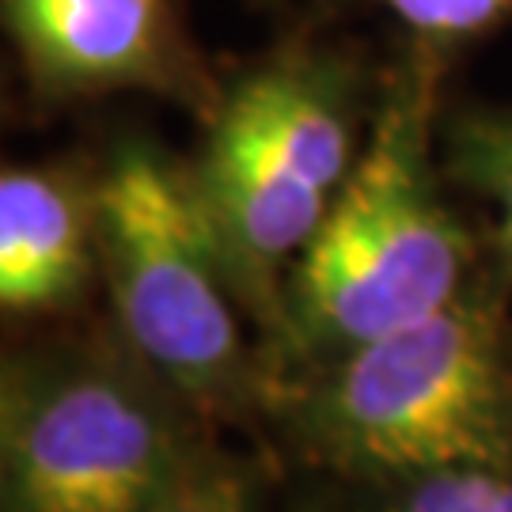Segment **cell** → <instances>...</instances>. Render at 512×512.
I'll return each mask as SVG.
<instances>
[{
	"label": "cell",
	"instance_id": "3",
	"mask_svg": "<svg viewBox=\"0 0 512 512\" xmlns=\"http://www.w3.org/2000/svg\"><path fill=\"white\" fill-rule=\"evenodd\" d=\"M311 425L353 467L421 478L501 471L509 437L494 304L459 293L418 323L349 349L311 406Z\"/></svg>",
	"mask_w": 512,
	"mask_h": 512
},
{
	"label": "cell",
	"instance_id": "4",
	"mask_svg": "<svg viewBox=\"0 0 512 512\" xmlns=\"http://www.w3.org/2000/svg\"><path fill=\"white\" fill-rule=\"evenodd\" d=\"M164 387L137 353H35L0 512L160 509L198 467Z\"/></svg>",
	"mask_w": 512,
	"mask_h": 512
},
{
	"label": "cell",
	"instance_id": "5",
	"mask_svg": "<svg viewBox=\"0 0 512 512\" xmlns=\"http://www.w3.org/2000/svg\"><path fill=\"white\" fill-rule=\"evenodd\" d=\"M349 167L346 95L323 65L289 57L247 76L194 171L232 277L270 293L274 270L304 251Z\"/></svg>",
	"mask_w": 512,
	"mask_h": 512
},
{
	"label": "cell",
	"instance_id": "7",
	"mask_svg": "<svg viewBox=\"0 0 512 512\" xmlns=\"http://www.w3.org/2000/svg\"><path fill=\"white\" fill-rule=\"evenodd\" d=\"M95 270V183L57 167L0 171V315L69 308Z\"/></svg>",
	"mask_w": 512,
	"mask_h": 512
},
{
	"label": "cell",
	"instance_id": "9",
	"mask_svg": "<svg viewBox=\"0 0 512 512\" xmlns=\"http://www.w3.org/2000/svg\"><path fill=\"white\" fill-rule=\"evenodd\" d=\"M406 27L421 35H475L512 12V0H384Z\"/></svg>",
	"mask_w": 512,
	"mask_h": 512
},
{
	"label": "cell",
	"instance_id": "8",
	"mask_svg": "<svg viewBox=\"0 0 512 512\" xmlns=\"http://www.w3.org/2000/svg\"><path fill=\"white\" fill-rule=\"evenodd\" d=\"M399 512H512V478L501 471H440L410 486Z\"/></svg>",
	"mask_w": 512,
	"mask_h": 512
},
{
	"label": "cell",
	"instance_id": "10",
	"mask_svg": "<svg viewBox=\"0 0 512 512\" xmlns=\"http://www.w3.org/2000/svg\"><path fill=\"white\" fill-rule=\"evenodd\" d=\"M463 160L471 167L475 183L494 198L501 232L512 251V126H478L467 137Z\"/></svg>",
	"mask_w": 512,
	"mask_h": 512
},
{
	"label": "cell",
	"instance_id": "1",
	"mask_svg": "<svg viewBox=\"0 0 512 512\" xmlns=\"http://www.w3.org/2000/svg\"><path fill=\"white\" fill-rule=\"evenodd\" d=\"M467 236L440 202L421 99L380 118L300 251L293 319L315 346L357 349L463 293Z\"/></svg>",
	"mask_w": 512,
	"mask_h": 512
},
{
	"label": "cell",
	"instance_id": "11",
	"mask_svg": "<svg viewBox=\"0 0 512 512\" xmlns=\"http://www.w3.org/2000/svg\"><path fill=\"white\" fill-rule=\"evenodd\" d=\"M152 512H247V486L224 467H194L183 486Z\"/></svg>",
	"mask_w": 512,
	"mask_h": 512
},
{
	"label": "cell",
	"instance_id": "6",
	"mask_svg": "<svg viewBox=\"0 0 512 512\" xmlns=\"http://www.w3.org/2000/svg\"><path fill=\"white\" fill-rule=\"evenodd\" d=\"M0 19L42 88L95 92L171 76L164 0H0Z\"/></svg>",
	"mask_w": 512,
	"mask_h": 512
},
{
	"label": "cell",
	"instance_id": "12",
	"mask_svg": "<svg viewBox=\"0 0 512 512\" xmlns=\"http://www.w3.org/2000/svg\"><path fill=\"white\" fill-rule=\"evenodd\" d=\"M35 376V353H8L0 349V497H4V475H8V452L16 437V421L23 414L27 391Z\"/></svg>",
	"mask_w": 512,
	"mask_h": 512
},
{
	"label": "cell",
	"instance_id": "2",
	"mask_svg": "<svg viewBox=\"0 0 512 512\" xmlns=\"http://www.w3.org/2000/svg\"><path fill=\"white\" fill-rule=\"evenodd\" d=\"M95 247L126 346L171 391L228 406L247 349L228 296V258L194 175L148 141H122L95 179Z\"/></svg>",
	"mask_w": 512,
	"mask_h": 512
}]
</instances>
